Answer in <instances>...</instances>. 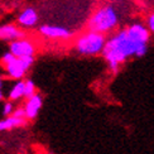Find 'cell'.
<instances>
[{"mask_svg":"<svg viewBox=\"0 0 154 154\" xmlns=\"http://www.w3.org/2000/svg\"><path fill=\"white\" fill-rule=\"evenodd\" d=\"M23 96H24V81H19L10 90L9 99L10 100H19L20 97H23Z\"/></svg>","mask_w":154,"mask_h":154,"instance_id":"cell-11","label":"cell"},{"mask_svg":"<svg viewBox=\"0 0 154 154\" xmlns=\"http://www.w3.org/2000/svg\"><path fill=\"white\" fill-rule=\"evenodd\" d=\"M43 104V100H42V96L35 94L34 96H32L30 99H28L27 104H25L24 107V111H25V118L29 119V120H33L37 118L38 112H39L41 107Z\"/></svg>","mask_w":154,"mask_h":154,"instance_id":"cell-7","label":"cell"},{"mask_svg":"<svg viewBox=\"0 0 154 154\" xmlns=\"http://www.w3.org/2000/svg\"><path fill=\"white\" fill-rule=\"evenodd\" d=\"M148 28L150 32L154 33V14H152L149 18H148Z\"/></svg>","mask_w":154,"mask_h":154,"instance_id":"cell-16","label":"cell"},{"mask_svg":"<svg viewBox=\"0 0 154 154\" xmlns=\"http://www.w3.org/2000/svg\"><path fill=\"white\" fill-rule=\"evenodd\" d=\"M118 24V14L112 6H104L91 17L88 22L90 32L104 34Z\"/></svg>","mask_w":154,"mask_h":154,"instance_id":"cell-2","label":"cell"},{"mask_svg":"<svg viewBox=\"0 0 154 154\" xmlns=\"http://www.w3.org/2000/svg\"><path fill=\"white\" fill-rule=\"evenodd\" d=\"M0 82H2V79H0Z\"/></svg>","mask_w":154,"mask_h":154,"instance_id":"cell-18","label":"cell"},{"mask_svg":"<svg viewBox=\"0 0 154 154\" xmlns=\"http://www.w3.org/2000/svg\"><path fill=\"white\" fill-rule=\"evenodd\" d=\"M13 112H14V107H13L11 102H5L4 106H3V115L4 116H11Z\"/></svg>","mask_w":154,"mask_h":154,"instance_id":"cell-13","label":"cell"},{"mask_svg":"<svg viewBox=\"0 0 154 154\" xmlns=\"http://www.w3.org/2000/svg\"><path fill=\"white\" fill-rule=\"evenodd\" d=\"M39 32L48 38H61V39H67L71 37V32L63 27H57V25H42Z\"/></svg>","mask_w":154,"mask_h":154,"instance_id":"cell-8","label":"cell"},{"mask_svg":"<svg viewBox=\"0 0 154 154\" xmlns=\"http://www.w3.org/2000/svg\"><path fill=\"white\" fill-rule=\"evenodd\" d=\"M17 58V57L14 56V54H11L10 52H6V53H4V56L2 57V62H3V65L4 66H6V65H9L10 62H13Z\"/></svg>","mask_w":154,"mask_h":154,"instance_id":"cell-14","label":"cell"},{"mask_svg":"<svg viewBox=\"0 0 154 154\" xmlns=\"http://www.w3.org/2000/svg\"><path fill=\"white\" fill-rule=\"evenodd\" d=\"M3 99V83L0 82V100Z\"/></svg>","mask_w":154,"mask_h":154,"instance_id":"cell-17","label":"cell"},{"mask_svg":"<svg viewBox=\"0 0 154 154\" xmlns=\"http://www.w3.org/2000/svg\"><path fill=\"white\" fill-rule=\"evenodd\" d=\"M37 22H38V14L33 8L25 9L18 17V23L23 25V27H33Z\"/></svg>","mask_w":154,"mask_h":154,"instance_id":"cell-9","label":"cell"},{"mask_svg":"<svg viewBox=\"0 0 154 154\" xmlns=\"http://www.w3.org/2000/svg\"><path fill=\"white\" fill-rule=\"evenodd\" d=\"M13 116H15V118H22V119H27V118H25V111H24V109H18V110H15L14 112H13Z\"/></svg>","mask_w":154,"mask_h":154,"instance_id":"cell-15","label":"cell"},{"mask_svg":"<svg viewBox=\"0 0 154 154\" xmlns=\"http://www.w3.org/2000/svg\"><path fill=\"white\" fill-rule=\"evenodd\" d=\"M34 62V57H22V58H15L13 62H10L9 65L5 66V71L10 77L15 80H20L22 77L25 75V72L30 68V66Z\"/></svg>","mask_w":154,"mask_h":154,"instance_id":"cell-4","label":"cell"},{"mask_svg":"<svg viewBox=\"0 0 154 154\" xmlns=\"http://www.w3.org/2000/svg\"><path fill=\"white\" fill-rule=\"evenodd\" d=\"M27 123V119H22V118H15V116H8L3 120H0V131H5V130H10L14 129L18 126H23Z\"/></svg>","mask_w":154,"mask_h":154,"instance_id":"cell-10","label":"cell"},{"mask_svg":"<svg viewBox=\"0 0 154 154\" xmlns=\"http://www.w3.org/2000/svg\"><path fill=\"white\" fill-rule=\"evenodd\" d=\"M24 32L19 30L15 25L13 24H5V25H0V39L2 41H10L15 42V41H20L24 38Z\"/></svg>","mask_w":154,"mask_h":154,"instance_id":"cell-6","label":"cell"},{"mask_svg":"<svg viewBox=\"0 0 154 154\" xmlns=\"http://www.w3.org/2000/svg\"><path fill=\"white\" fill-rule=\"evenodd\" d=\"M105 44H106V39L104 34L96 33V32H88V33L79 38V41L76 43V48L82 54L92 56L104 51Z\"/></svg>","mask_w":154,"mask_h":154,"instance_id":"cell-3","label":"cell"},{"mask_svg":"<svg viewBox=\"0 0 154 154\" xmlns=\"http://www.w3.org/2000/svg\"><path fill=\"white\" fill-rule=\"evenodd\" d=\"M9 52L14 54L17 58H22V57H29L33 56L34 53V46L27 39H20L11 42L9 46Z\"/></svg>","mask_w":154,"mask_h":154,"instance_id":"cell-5","label":"cell"},{"mask_svg":"<svg viewBox=\"0 0 154 154\" xmlns=\"http://www.w3.org/2000/svg\"><path fill=\"white\" fill-rule=\"evenodd\" d=\"M149 29L142 24H133L126 30H121L107 41L104 47V56L112 72L119 69V65L131 56L143 57L146 53L149 41Z\"/></svg>","mask_w":154,"mask_h":154,"instance_id":"cell-1","label":"cell"},{"mask_svg":"<svg viewBox=\"0 0 154 154\" xmlns=\"http://www.w3.org/2000/svg\"><path fill=\"white\" fill-rule=\"evenodd\" d=\"M35 95V85L32 80H27L24 82V97L30 99Z\"/></svg>","mask_w":154,"mask_h":154,"instance_id":"cell-12","label":"cell"}]
</instances>
